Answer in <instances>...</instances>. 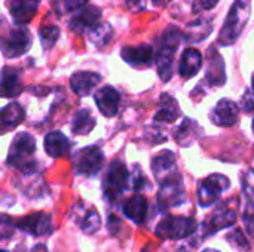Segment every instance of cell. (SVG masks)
Segmentation results:
<instances>
[{
	"label": "cell",
	"instance_id": "7",
	"mask_svg": "<svg viewBox=\"0 0 254 252\" xmlns=\"http://www.w3.org/2000/svg\"><path fill=\"white\" fill-rule=\"evenodd\" d=\"M185 201H186V190L183 186L182 175L179 172L161 183V189L158 193V203L162 209L179 206Z\"/></svg>",
	"mask_w": 254,
	"mask_h": 252
},
{
	"label": "cell",
	"instance_id": "28",
	"mask_svg": "<svg viewBox=\"0 0 254 252\" xmlns=\"http://www.w3.org/2000/svg\"><path fill=\"white\" fill-rule=\"evenodd\" d=\"M97 125L95 117L92 116L89 108H80L74 113L71 120V132L74 135H88Z\"/></svg>",
	"mask_w": 254,
	"mask_h": 252
},
{
	"label": "cell",
	"instance_id": "37",
	"mask_svg": "<svg viewBox=\"0 0 254 252\" xmlns=\"http://www.w3.org/2000/svg\"><path fill=\"white\" fill-rule=\"evenodd\" d=\"M241 108L246 111V113H250L254 110V94L253 91H246V94L243 95V100H241Z\"/></svg>",
	"mask_w": 254,
	"mask_h": 252
},
{
	"label": "cell",
	"instance_id": "34",
	"mask_svg": "<svg viewBox=\"0 0 254 252\" xmlns=\"http://www.w3.org/2000/svg\"><path fill=\"white\" fill-rule=\"evenodd\" d=\"M243 223L246 232L254 239V202H249L243 212Z\"/></svg>",
	"mask_w": 254,
	"mask_h": 252
},
{
	"label": "cell",
	"instance_id": "40",
	"mask_svg": "<svg viewBox=\"0 0 254 252\" xmlns=\"http://www.w3.org/2000/svg\"><path fill=\"white\" fill-rule=\"evenodd\" d=\"M30 252H49V251L46 250V247H45V245L39 244V245L33 247V248H31V251H30Z\"/></svg>",
	"mask_w": 254,
	"mask_h": 252
},
{
	"label": "cell",
	"instance_id": "4",
	"mask_svg": "<svg viewBox=\"0 0 254 252\" xmlns=\"http://www.w3.org/2000/svg\"><path fill=\"white\" fill-rule=\"evenodd\" d=\"M129 172L124 162L113 160L103 178V193L109 202H115L128 189Z\"/></svg>",
	"mask_w": 254,
	"mask_h": 252
},
{
	"label": "cell",
	"instance_id": "8",
	"mask_svg": "<svg viewBox=\"0 0 254 252\" xmlns=\"http://www.w3.org/2000/svg\"><path fill=\"white\" fill-rule=\"evenodd\" d=\"M231 187V181L226 175L222 174H213L210 177H207L198 187V202L201 206L207 208L210 205H213L219 196L226 192Z\"/></svg>",
	"mask_w": 254,
	"mask_h": 252
},
{
	"label": "cell",
	"instance_id": "25",
	"mask_svg": "<svg viewBox=\"0 0 254 252\" xmlns=\"http://www.w3.org/2000/svg\"><path fill=\"white\" fill-rule=\"evenodd\" d=\"M177 48L162 43L155 55L158 74L162 82H168L173 76V62H174V52Z\"/></svg>",
	"mask_w": 254,
	"mask_h": 252
},
{
	"label": "cell",
	"instance_id": "3",
	"mask_svg": "<svg viewBox=\"0 0 254 252\" xmlns=\"http://www.w3.org/2000/svg\"><path fill=\"white\" fill-rule=\"evenodd\" d=\"M33 36L27 25H7L0 33V49L6 58H18L30 50Z\"/></svg>",
	"mask_w": 254,
	"mask_h": 252
},
{
	"label": "cell",
	"instance_id": "42",
	"mask_svg": "<svg viewBox=\"0 0 254 252\" xmlns=\"http://www.w3.org/2000/svg\"><path fill=\"white\" fill-rule=\"evenodd\" d=\"M202 252H219V251H216V250H205V251H202Z\"/></svg>",
	"mask_w": 254,
	"mask_h": 252
},
{
	"label": "cell",
	"instance_id": "24",
	"mask_svg": "<svg viewBox=\"0 0 254 252\" xmlns=\"http://www.w3.org/2000/svg\"><path fill=\"white\" fill-rule=\"evenodd\" d=\"M71 143L60 131H52L45 137V151L51 157H63L70 153Z\"/></svg>",
	"mask_w": 254,
	"mask_h": 252
},
{
	"label": "cell",
	"instance_id": "33",
	"mask_svg": "<svg viewBox=\"0 0 254 252\" xmlns=\"http://www.w3.org/2000/svg\"><path fill=\"white\" fill-rule=\"evenodd\" d=\"M129 181H131L132 189H134L135 192H141V190H144V189H150V183L146 180V177H144L143 172L140 171V166H138V165H135L134 174L129 177Z\"/></svg>",
	"mask_w": 254,
	"mask_h": 252
},
{
	"label": "cell",
	"instance_id": "10",
	"mask_svg": "<svg viewBox=\"0 0 254 252\" xmlns=\"http://www.w3.org/2000/svg\"><path fill=\"white\" fill-rule=\"evenodd\" d=\"M13 226L31 236H45V235H49L54 229L51 215L45 212H33L21 218Z\"/></svg>",
	"mask_w": 254,
	"mask_h": 252
},
{
	"label": "cell",
	"instance_id": "17",
	"mask_svg": "<svg viewBox=\"0 0 254 252\" xmlns=\"http://www.w3.org/2000/svg\"><path fill=\"white\" fill-rule=\"evenodd\" d=\"M152 171L156 181L161 184L167 178L177 174L176 169V154L170 150H164L152 159Z\"/></svg>",
	"mask_w": 254,
	"mask_h": 252
},
{
	"label": "cell",
	"instance_id": "9",
	"mask_svg": "<svg viewBox=\"0 0 254 252\" xmlns=\"http://www.w3.org/2000/svg\"><path fill=\"white\" fill-rule=\"evenodd\" d=\"M101 21V9L97 6H83L79 9L74 16L70 19L68 25L70 30L76 34H85L91 33Z\"/></svg>",
	"mask_w": 254,
	"mask_h": 252
},
{
	"label": "cell",
	"instance_id": "15",
	"mask_svg": "<svg viewBox=\"0 0 254 252\" xmlns=\"http://www.w3.org/2000/svg\"><path fill=\"white\" fill-rule=\"evenodd\" d=\"M24 91L21 73L15 67H3L0 71V97L15 98Z\"/></svg>",
	"mask_w": 254,
	"mask_h": 252
},
{
	"label": "cell",
	"instance_id": "44",
	"mask_svg": "<svg viewBox=\"0 0 254 252\" xmlns=\"http://www.w3.org/2000/svg\"><path fill=\"white\" fill-rule=\"evenodd\" d=\"M0 252H7V251H4V250H0Z\"/></svg>",
	"mask_w": 254,
	"mask_h": 252
},
{
	"label": "cell",
	"instance_id": "23",
	"mask_svg": "<svg viewBox=\"0 0 254 252\" xmlns=\"http://www.w3.org/2000/svg\"><path fill=\"white\" fill-rule=\"evenodd\" d=\"M180 116H182V111H180V107H179L177 101L173 97H170L168 94L161 95L159 108L155 113L153 120L156 123H173Z\"/></svg>",
	"mask_w": 254,
	"mask_h": 252
},
{
	"label": "cell",
	"instance_id": "38",
	"mask_svg": "<svg viewBox=\"0 0 254 252\" xmlns=\"http://www.w3.org/2000/svg\"><path fill=\"white\" fill-rule=\"evenodd\" d=\"M132 12H140L144 9V0H125Z\"/></svg>",
	"mask_w": 254,
	"mask_h": 252
},
{
	"label": "cell",
	"instance_id": "6",
	"mask_svg": "<svg viewBox=\"0 0 254 252\" xmlns=\"http://www.w3.org/2000/svg\"><path fill=\"white\" fill-rule=\"evenodd\" d=\"M104 165V153L97 146H88L73 154V168L77 175L95 177Z\"/></svg>",
	"mask_w": 254,
	"mask_h": 252
},
{
	"label": "cell",
	"instance_id": "36",
	"mask_svg": "<svg viewBox=\"0 0 254 252\" xmlns=\"http://www.w3.org/2000/svg\"><path fill=\"white\" fill-rule=\"evenodd\" d=\"M243 192L247 198H253L254 195V174L253 171H247L243 177Z\"/></svg>",
	"mask_w": 254,
	"mask_h": 252
},
{
	"label": "cell",
	"instance_id": "5",
	"mask_svg": "<svg viewBox=\"0 0 254 252\" xmlns=\"http://www.w3.org/2000/svg\"><path fill=\"white\" fill-rule=\"evenodd\" d=\"M196 221L189 217H180V215H168L156 226L155 233L161 239L168 241H179L190 236L196 230Z\"/></svg>",
	"mask_w": 254,
	"mask_h": 252
},
{
	"label": "cell",
	"instance_id": "18",
	"mask_svg": "<svg viewBox=\"0 0 254 252\" xmlns=\"http://www.w3.org/2000/svg\"><path fill=\"white\" fill-rule=\"evenodd\" d=\"M40 1L42 0H10L9 10L13 22L16 25H27L37 13Z\"/></svg>",
	"mask_w": 254,
	"mask_h": 252
},
{
	"label": "cell",
	"instance_id": "35",
	"mask_svg": "<svg viewBox=\"0 0 254 252\" xmlns=\"http://www.w3.org/2000/svg\"><path fill=\"white\" fill-rule=\"evenodd\" d=\"M208 25H210V24H208ZM204 27H207V24H205L204 21H199V22H196V24H190V25H189L190 33L188 34V40H189V42H202V40L207 37L204 33H201V28H204Z\"/></svg>",
	"mask_w": 254,
	"mask_h": 252
},
{
	"label": "cell",
	"instance_id": "41",
	"mask_svg": "<svg viewBox=\"0 0 254 252\" xmlns=\"http://www.w3.org/2000/svg\"><path fill=\"white\" fill-rule=\"evenodd\" d=\"M170 0H152V3L155 4V6H164V4H167Z\"/></svg>",
	"mask_w": 254,
	"mask_h": 252
},
{
	"label": "cell",
	"instance_id": "27",
	"mask_svg": "<svg viewBox=\"0 0 254 252\" xmlns=\"http://www.w3.org/2000/svg\"><path fill=\"white\" fill-rule=\"evenodd\" d=\"M199 132H201L199 125L193 119L185 117V120L180 123V126L174 132V140L177 141L179 146L186 147V146H190L199 137Z\"/></svg>",
	"mask_w": 254,
	"mask_h": 252
},
{
	"label": "cell",
	"instance_id": "29",
	"mask_svg": "<svg viewBox=\"0 0 254 252\" xmlns=\"http://www.w3.org/2000/svg\"><path fill=\"white\" fill-rule=\"evenodd\" d=\"M113 37V28L110 27V24H98L91 33H89V39L91 42L97 46V48H104L110 43Z\"/></svg>",
	"mask_w": 254,
	"mask_h": 252
},
{
	"label": "cell",
	"instance_id": "16",
	"mask_svg": "<svg viewBox=\"0 0 254 252\" xmlns=\"http://www.w3.org/2000/svg\"><path fill=\"white\" fill-rule=\"evenodd\" d=\"M122 59L137 68L149 67L155 59V52L150 45H137V46H125L121 52Z\"/></svg>",
	"mask_w": 254,
	"mask_h": 252
},
{
	"label": "cell",
	"instance_id": "20",
	"mask_svg": "<svg viewBox=\"0 0 254 252\" xmlns=\"http://www.w3.org/2000/svg\"><path fill=\"white\" fill-rule=\"evenodd\" d=\"M25 119V111L18 102H10L0 108V135L13 131Z\"/></svg>",
	"mask_w": 254,
	"mask_h": 252
},
{
	"label": "cell",
	"instance_id": "11",
	"mask_svg": "<svg viewBox=\"0 0 254 252\" xmlns=\"http://www.w3.org/2000/svg\"><path fill=\"white\" fill-rule=\"evenodd\" d=\"M237 220V201H228L220 203L208 220V232L216 233L217 230L228 229L235 224Z\"/></svg>",
	"mask_w": 254,
	"mask_h": 252
},
{
	"label": "cell",
	"instance_id": "13",
	"mask_svg": "<svg viewBox=\"0 0 254 252\" xmlns=\"http://www.w3.org/2000/svg\"><path fill=\"white\" fill-rule=\"evenodd\" d=\"M73 220L80 227V230L86 235H92L98 232L101 227L100 214L92 206H86L82 202L73 208Z\"/></svg>",
	"mask_w": 254,
	"mask_h": 252
},
{
	"label": "cell",
	"instance_id": "26",
	"mask_svg": "<svg viewBox=\"0 0 254 252\" xmlns=\"http://www.w3.org/2000/svg\"><path fill=\"white\" fill-rule=\"evenodd\" d=\"M207 80L213 86H223L226 82L225 74V62L220 53H217L214 49L210 50L208 58V68H207Z\"/></svg>",
	"mask_w": 254,
	"mask_h": 252
},
{
	"label": "cell",
	"instance_id": "32",
	"mask_svg": "<svg viewBox=\"0 0 254 252\" xmlns=\"http://www.w3.org/2000/svg\"><path fill=\"white\" fill-rule=\"evenodd\" d=\"M226 239H228V242H229L237 251L247 252L250 250V244H249V241L246 239V236L243 235V232H241L240 229L234 230V233H229V235L226 236Z\"/></svg>",
	"mask_w": 254,
	"mask_h": 252
},
{
	"label": "cell",
	"instance_id": "21",
	"mask_svg": "<svg viewBox=\"0 0 254 252\" xmlns=\"http://www.w3.org/2000/svg\"><path fill=\"white\" fill-rule=\"evenodd\" d=\"M147 201L141 195H134L124 202V215L135 224H143L147 217Z\"/></svg>",
	"mask_w": 254,
	"mask_h": 252
},
{
	"label": "cell",
	"instance_id": "2",
	"mask_svg": "<svg viewBox=\"0 0 254 252\" xmlns=\"http://www.w3.org/2000/svg\"><path fill=\"white\" fill-rule=\"evenodd\" d=\"M250 12L252 0H235L219 34V43L222 46H229L237 42L250 18Z\"/></svg>",
	"mask_w": 254,
	"mask_h": 252
},
{
	"label": "cell",
	"instance_id": "12",
	"mask_svg": "<svg viewBox=\"0 0 254 252\" xmlns=\"http://www.w3.org/2000/svg\"><path fill=\"white\" fill-rule=\"evenodd\" d=\"M94 101L100 113L106 117H115L121 105V94L110 85L103 86L94 95Z\"/></svg>",
	"mask_w": 254,
	"mask_h": 252
},
{
	"label": "cell",
	"instance_id": "30",
	"mask_svg": "<svg viewBox=\"0 0 254 252\" xmlns=\"http://www.w3.org/2000/svg\"><path fill=\"white\" fill-rule=\"evenodd\" d=\"M39 37L43 50H49L54 48L60 37V28L57 25H42L39 30Z\"/></svg>",
	"mask_w": 254,
	"mask_h": 252
},
{
	"label": "cell",
	"instance_id": "14",
	"mask_svg": "<svg viewBox=\"0 0 254 252\" xmlns=\"http://www.w3.org/2000/svg\"><path fill=\"white\" fill-rule=\"evenodd\" d=\"M211 120L217 125V126H222V128H229V126H234L238 119H240V107L237 102L225 98V100H220L216 107L213 108L211 111Z\"/></svg>",
	"mask_w": 254,
	"mask_h": 252
},
{
	"label": "cell",
	"instance_id": "39",
	"mask_svg": "<svg viewBox=\"0 0 254 252\" xmlns=\"http://www.w3.org/2000/svg\"><path fill=\"white\" fill-rule=\"evenodd\" d=\"M196 1H198V4H199L201 9H204V10H211V9L217 4L219 0H196Z\"/></svg>",
	"mask_w": 254,
	"mask_h": 252
},
{
	"label": "cell",
	"instance_id": "19",
	"mask_svg": "<svg viewBox=\"0 0 254 252\" xmlns=\"http://www.w3.org/2000/svg\"><path fill=\"white\" fill-rule=\"evenodd\" d=\"M101 82V76L94 71H77L70 77V86L79 97H88Z\"/></svg>",
	"mask_w": 254,
	"mask_h": 252
},
{
	"label": "cell",
	"instance_id": "31",
	"mask_svg": "<svg viewBox=\"0 0 254 252\" xmlns=\"http://www.w3.org/2000/svg\"><path fill=\"white\" fill-rule=\"evenodd\" d=\"M89 0H58L54 3L58 15H65V13H74L83 6L88 4Z\"/></svg>",
	"mask_w": 254,
	"mask_h": 252
},
{
	"label": "cell",
	"instance_id": "45",
	"mask_svg": "<svg viewBox=\"0 0 254 252\" xmlns=\"http://www.w3.org/2000/svg\"><path fill=\"white\" fill-rule=\"evenodd\" d=\"M253 132H254V119H253Z\"/></svg>",
	"mask_w": 254,
	"mask_h": 252
},
{
	"label": "cell",
	"instance_id": "43",
	"mask_svg": "<svg viewBox=\"0 0 254 252\" xmlns=\"http://www.w3.org/2000/svg\"><path fill=\"white\" fill-rule=\"evenodd\" d=\"M252 83H253V94H254V74H253V79H252Z\"/></svg>",
	"mask_w": 254,
	"mask_h": 252
},
{
	"label": "cell",
	"instance_id": "1",
	"mask_svg": "<svg viewBox=\"0 0 254 252\" xmlns=\"http://www.w3.org/2000/svg\"><path fill=\"white\" fill-rule=\"evenodd\" d=\"M36 140L28 132H18L9 147L6 163L10 168L18 169L24 175L36 172Z\"/></svg>",
	"mask_w": 254,
	"mask_h": 252
},
{
	"label": "cell",
	"instance_id": "22",
	"mask_svg": "<svg viewBox=\"0 0 254 252\" xmlns=\"http://www.w3.org/2000/svg\"><path fill=\"white\" fill-rule=\"evenodd\" d=\"M202 67V55L198 49L189 48L182 53L180 64H179V73L183 79H190L198 74V71Z\"/></svg>",
	"mask_w": 254,
	"mask_h": 252
}]
</instances>
